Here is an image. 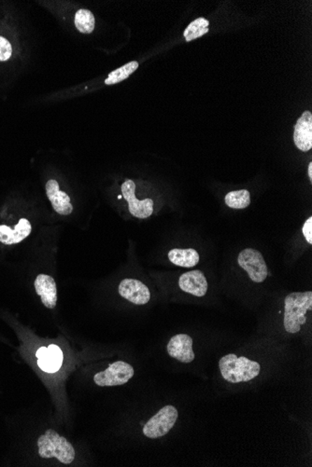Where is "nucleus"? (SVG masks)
I'll return each instance as SVG.
<instances>
[{
  "mask_svg": "<svg viewBox=\"0 0 312 467\" xmlns=\"http://www.w3.org/2000/svg\"><path fill=\"white\" fill-rule=\"evenodd\" d=\"M219 368L224 381L230 384H240L252 381L259 375L261 365L245 356L229 354L219 361Z\"/></svg>",
  "mask_w": 312,
  "mask_h": 467,
  "instance_id": "obj_1",
  "label": "nucleus"
},
{
  "mask_svg": "<svg viewBox=\"0 0 312 467\" xmlns=\"http://www.w3.org/2000/svg\"><path fill=\"white\" fill-rule=\"evenodd\" d=\"M312 310V292H294L285 300L283 325L290 334L299 333L307 322V312Z\"/></svg>",
  "mask_w": 312,
  "mask_h": 467,
  "instance_id": "obj_2",
  "label": "nucleus"
},
{
  "mask_svg": "<svg viewBox=\"0 0 312 467\" xmlns=\"http://www.w3.org/2000/svg\"><path fill=\"white\" fill-rule=\"evenodd\" d=\"M39 454L44 459L56 458L64 465H70L75 459V449L66 438L55 430L49 429L38 440Z\"/></svg>",
  "mask_w": 312,
  "mask_h": 467,
  "instance_id": "obj_3",
  "label": "nucleus"
},
{
  "mask_svg": "<svg viewBox=\"0 0 312 467\" xmlns=\"http://www.w3.org/2000/svg\"><path fill=\"white\" fill-rule=\"evenodd\" d=\"M178 418V410L172 405H168L162 407L145 424L143 427V434L151 440L164 437L175 426Z\"/></svg>",
  "mask_w": 312,
  "mask_h": 467,
  "instance_id": "obj_4",
  "label": "nucleus"
},
{
  "mask_svg": "<svg viewBox=\"0 0 312 467\" xmlns=\"http://www.w3.org/2000/svg\"><path fill=\"white\" fill-rule=\"evenodd\" d=\"M238 263L240 268L248 274L252 282H265L269 275V269L265 258L261 252L254 249H246L240 253Z\"/></svg>",
  "mask_w": 312,
  "mask_h": 467,
  "instance_id": "obj_5",
  "label": "nucleus"
},
{
  "mask_svg": "<svg viewBox=\"0 0 312 467\" xmlns=\"http://www.w3.org/2000/svg\"><path fill=\"white\" fill-rule=\"evenodd\" d=\"M135 375L134 368L125 361L112 363L105 370L95 374V384L101 387L118 386L128 384Z\"/></svg>",
  "mask_w": 312,
  "mask_h": 467,
  "instance_id": "obj_6",
  "label": "nucleus"
},
{
  "mask_svg": "<svg viewBox=\"0 0 312 467\" xmlns=\"http://www.w3.org/2000/svg\"><path fill=\"white\" fill-rule=\"evenodd\" d=\"M123 196L128 202V209L135 218L145 219L150 218L154 213V202L151 199H145L142 201L137 199L136 184L133 180L128 179L123 182L122 187Z\"/></svg>",
  "mask_w": 312,
  "mask_h": 467,
  "instance_id": "obj_7",
  "label": "nucleus"
},
{
  "mask_svg": "<svg viewBox=\"0 0 312 467\" xmlns=\"http://www.w3.org/2000/svg\"><path fill=\"white\" fill-rule=\"evenodd\" d=\"M194 340L187 334H177L170 340L167 350L168 356L184 364H189L196 358L193 350Z\"/></svg>",
  "mask_w": 312,
  "mask_h": 467,
  "instance_id": "obj_8",
  "label": "nucleus"
},
{
  "mask_svg": "<svg viewBox=\"0 0 312 467\" xmlns=\"http://www.w3.org/2000/svg\"><path fill=\"white\" fill-rule=\"evenodd\" d=\"M119 294L123 299L136 305H147L151 300V293L148 286L142 281L125 279L120 283Z\"/></svg>",
  "mask_w": 312,
  "mask_h": 467,
  "instance_id": "obj_9",
  "label": "nucleus"
},
{
  "mask_svg": "<svg viewBox=\"0 0 312 467\" xmlns=\"http://www.w3.org/2000/svg\"><path fill=\"white\" fill-rule=\"evenodd\" d=\"M179 286L185 293L202 298L207 294L209 284L201 271H190L179 278Z\"/></svg>",
  "mask_w": 312,
  "mask_h": 467,
  "instance_id": "obj_10",
  "label": "nucleus"
},
{
  "mask_svg": "<svg viewBox=\"0 0 312 467\" xmlns=\"http://www.w3.org/2000/svg\"><path fill=\"white\" fill-rule=\"evenodd\" d=\"M36 293L41 297L42 305L48 309H55L57 305V288L55 279L50 275L39 274L34 282Z\"/></svg>",
  "mask_w": 312,
  "mask_h": 467,
  "instance_id": "obj_11",
  "label": "nucleus"
},
{
  "mask_svg": "<svg viewBox=\"0 0 312 467\" xmlns=\"http://www.w3.org/2000/svg\"><path fill=\"white\" fill-rule=\"evenodd\" d=\"M48 199L52 204L53 209L61 216H69L73 212V207L69 196L60 190L58 182L50 179L45 185Z\"/></svg>",
  "mask_w": 312,
  "mask_h": 467,
  "instance_id": "obj_12",
  "label": "nucleus"
},
{
  "mask_svg": "<svg viewBox=\"0 0 312 467\" xmlns=\"http://www.w3.org/2000/svg\"><path fill=\"white\" fill-rule=\"evenodd\" d=\"M294 141L297 148L304 153L312 148V114L305 111L294 126Z\"/></svg>",
  "mask_w": 312,
  "mask_h": 467,
  "instance_id": "obj_13",
  "label": "nucleus"
},
{
  "mask_svg": "<svg viewBox=\"0 0 312 467\" xmlns=\"http://www.w3.org/2000/svg\"><path fill=\"white\" fill-rule=\"evenodd\" d=\"M36 356L38 357L39 367L47 373L57 372L63 363V353L55 344L48 346L47 348H39Z\"/></svg>",
  "mask_w": 312,
  "mask_h": 467,
  "instance_id": "obj_14",
  "label": "nucleus"
},
{
  "mask_svg": "<svg viewBox=\"0 0 312 467\" xmlns=\"http://www.w3.org/2000/svg\"><path fill=\"white\" fill-rule=\"evenodd\" d=\"M32 232V224L29 219L22 218L13 230H0V244L5 246H15L29 237Z\"/></svg>",
  "mask_w": 312,
  "mask_h": 467,
  "instance_id": "obj_15",
  "label": "nucleus"
},
{
  "mask_svg": "<svg viewBox=\"0 0 312 467\" xmlns=\"http://www.w3.org/2000/svg\"><path fill=\"white\" fill-rule=\"evenodd\" d=\"M168 260L174 265L184 267V268H193L198 265L201 257L196 249H171L168 254Z\"/></svg>",
  "mask_w": 312,
  "mask_h": 467,
  "instance_id": "obj_16",
  "label": "nucleus"
},
{
  "mask_svg": "<svg viewBox=\"0 0 312 467\" xmlns=\"http://www.w3.org/2000/svg\"><path fill=\"white\" fill-rule=\"evenodd\" d=\"M224 202L227 207L233 209H244L251 204V195L247 190L230 191L226 194Z\"/></svg>",
  "mask_w": 312,
  "mask_h": 467,
  "instance_id": "obj_17",
  "label": "nucleus"
},
{
  "mask_svg": "<svg viewBox=\"0 0 312 467\" xmlns=\"http://www.w3.org/2000/svg\"><path fill=\"white\" fill-rule=\"evenodd\" d=\"M210 22L205 18H198L191 22L185 29L184 36L187 42L195 41V39L201 38L209 32Z\"/></svg>",
  "mask_w": 312,
  "mask_h": 467,
  "instance_id": "obj_18",
  "label": "nucleus"
},
{
  "mask_svg": "<svg viewBox=\"0 0 312 467\" xmlns=\"http://www.w3.org/2000/svg\"><path fill=\"white\" fill-rule=\"evenodd\" d=\"M75 27L83 34H91L95 29V20L94 14L88 10L81 8L76 13Z\"/></svg>",
  "mask_w": 312,
  "mask_h": 467,
  "instance_id": "obj_19",
  "label": "nucleus"
},
{
  "mask_svg": "<svg viewBox=\"0 0 312 467\" xmlns=\"http://www.w3.org/2000/svg\"><path fill=\"white\" fill-rule=\"evenodd\" d=\"M139 67V63L136 61L130 62L120 67L114 71L109 73L108 78H106V85H114V84L119 83L121 81L126 80L129 76L133 74Z\"/></svg>",
  "mask_w": 312,
  "mask_h": 467,
  "instance_id": "obj_20",
  "label": "nucleus"
},
{
  "mask_svg": "<svg viewBox=\"0 0 312 467\" xmlns=\"http://www.w3.org/2000/svg\"><path fill=\"white\" fill-rule=\"evenodd\" d=\"M15 56V47L13 41L0 33V64H8Z\"/></svg>",
  "mask_w": 312,
  "mask_h": 467,
  "instance_id": "obj_21",
  "label": "nucleus"
},
{
  "mask_svg": "<svg viewBox=\"0 0 312 467\" xmlns=\"http://www.w3.org/2000/svg\"><path fill=\"white\" fill-rule=\"evenodd\" d=\"M302 232L303 235H304V237L306 240H307L308 243L311 244H312V218H308L307 219V221L305 222L304 225H303L302 228Z\"/></svg>",
  "mask_w": 312,
  "mask_h": 467,
  "instance_id": "obj_22",
  "label": "nucleus"
},
{
  "mask_svg": "<svg viewBox=\"0 0 312 467\" xmlns=\"http://www.w3.org/2000/svg\"><path fill=\"white\" fill-rule=\"evenodd\" d=\"M308 176H310V179L312 180V162L308 165Z\"/></svg>",
  "mask_w": 312,
  "mask_h": 467,
  "instance_id": "obj_23",
  "label": "nucleus"
}]
</instances>
